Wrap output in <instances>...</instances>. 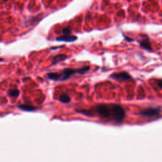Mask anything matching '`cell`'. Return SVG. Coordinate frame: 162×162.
<instances>
[{"instance_id":"4","label":"cell","mask_w":162,"mask_h":162,"mask_svg":"<svg viewBox=\"0 0 162 162\" xmlns=\"http://www.w3.org/2000/svg\"><path fill=\"white\" fill-rule=\"evenodd\" d=\"M160 113L161 110L159 108H148L142 110L139 114L147 117H155L158 116Z\"/></svg>"},{"instance_id":"2","label":"cell","mask_w":162,"mask_h":162,"mask_svg":"<svg viewBox=\"0 0 162 162\" xmlns=\"http://www.w3.org/2000/svg\"><path fill=\"white\" fill-rule=\"evenodd\" d=\"M110 106L111 119L117 123L122 122L125 117V111L123 108L118 105H111Z\"/></svg>"},{"instance_id":"3","label":"cell","mask_w":162,"mask_h":162,"mask_svg":"<svg viewBox=\"0 0 162 162\" xmlns=\"http://www.w3.org/2000/svg\"><path fill=\"white\" fill-rule=\"evenodd\" d=\"M96 112L102 119L111 117L110 106L106 105H99L96 107Z\"/></svg>"},{"instance_id":"5","label":"cell","mask_w":162,"mask_h":162,"mask_svg":"<svg viewBox=\"0 0 162 162\" xmlns=\"http://www.w3.org/2000/svg\"><path fill=\"white\" fill-rule=\"evenodd\" d=\"M110 77L113 79L114 80H116L117 81H127L131 80L132 76L130 75L129 73L125 72H119V73H114L113 74H111Z\"/></svg>"},{"instance_id":"13","label":"cell","mask_w":162,"mask_h":162,"mask_svg":"<svg viewBox=\"0 0 162 162\" xmlns=\"http://www.w3.org/2000/svg\"><path fill=\"white\" fill-rule=\"evenodd\" d=\"M157 85H158V87L162 89V79H160L157 81Z\"/></svg>"},{"instance_id":"15","label":"cell","mask_w":162,"mask_h":162,"mask_svg":"<svg viewBox=\"0 0 162 162\" xmlns=\"http://www.w3.org/2000/svg\"><path fill=\"white\" fill-rule=\"evenodd\" d=\"M3 61V58H0V62H1V61Z\"/></svg>"},{"instance_id":"9","label":"cell","mask_w":162,"mask_h":162,"mask_svg":"<svg viewBox=\"0 0 162 162\" xmlns=\"http://www.w3.org/2000/svg\"><path fill=\"white\" fill-rule=\"evenodd\" d=\"M18 108H19V109L25 111H34L38 109L37 107L28 105H20L18 106Z\"/></svg>"},{"instance_id":"16","label":"cell","mask_w":162,"mask_h":162,"mask_svg":"<svg viewBox=\"0 0 162 162\" xmlns=\"http://www.w3.org/2000/svg\"><path fill=\"white\" fill-rule=\"evenodd\" d=\"M4 1H7V0H4Z\"/></svg>"},{"instance_id":"1","label":"cell","mask_w":162,"mask_h":162,"mask_svg":"<svg viewBox=\"0 0 162 162\" xmlns=\"http://www.w3.org/2000/svg\"><path fill=\"white\" fill-rule=\"evenodd\" d=\"M90 70V67L85 66L78 69L67 68L63 70L61 72H51L47 74V77L55 81H65L70 79L75 74H84Z\"/></svg>"},{"instance_id":"7","label":"cell","mask_w":162,"mask_h":162,"mask_svg":"<svg viewBox=\"0 0 162 162\" xmlns=\"http://www.w3.org/2000/svg\"><path fill=\"white\" fill-rule=\"evenodd\" d=\"M140 46L141 48H142L145 49H146V50H148V51L152 50V48L151 46L150 39L148 38V36H145V38H142L140 41Z\"/></svg>"},{"instance_id":"10","label":"cell","mask_w":162,"mask_h":162,"mask_svg":"<svg viewBox=\"0 0 162 162\" xmlns=\"http://www.w3.org/2000/svg\"><path fill=\"white\" fill-rule=\"evenodd\" d=\"M8 96L10 97H13V98H17L19 96L20 94V91L17 89H13L9 90L8 92Z\"/></svg>"},{"instance_id":"14","label":"cell","mask_w":162,"mask_h":162,"mask_svg":"<svg viewBox=\"0 0 162 162\" xmlns=\"http://www.w3.org/2000/svg\"><path fill=\"white\" fill-rule=\"evenodd\" d=\"M64 46H61V47H56V48H51L50 49H58V48H63Z\"/></svg>"},{"instance_id":"12","label":"cell","mask_w":162,"mask_h":162,"mask_svg":"<svg viewBox=\"0 0 162 162\" xmlns=\"http://www.w3.org/2000/svg\"><path fill=\"white\" fill-rule=\"evenodd\" d=\"M63 33L64 34H70L71 31H70V27H65L62 30Z\"/></svg>"},{"instance_id":"8","label":"cell","mask_w":162,"mask_h":162,"mask_svg":"<svg viewBox=\"0 0 162 162\" xmlns=\"http://www.w3.org/2000/svg\"><path fill=\"white\" fill-rule=\"evenodd\" d=\"M68 56L66 55H63V54H59V55H56L53 58L52 65H56L58 63L65 61L66 59L68 58Z\"/></svg>"},{"instance_id":"6","label":"cell","mask_w":162,"mask_h":162,"mask_svg":"<svg viewBox=\"0 0 162 162\" xmlns=\"http://www.w3.org/2000/svg\"><path fill=\"white\" fill-rule=\"evenodd\" d=\"M77 39L75 35L70 34H65V35L58 37L56 39L57 41H64V42H74Z\"/></svg>"},{"instance_id":"11","label":"cell","mask_w":162,"mask_h":162,"mask_svg":"<svg viewBox=\"0 0 162 162\" xmlns=\"http://www.w3.org/2000/svg\"><path fill=\"white\" fill-rule=\"evenodd\" d=\"M59 100L64 103H70L71 99L70 98V96L68 95V94H67L65 93L61 95V96L59 98Z\"/></svg>"}]
</instances>
